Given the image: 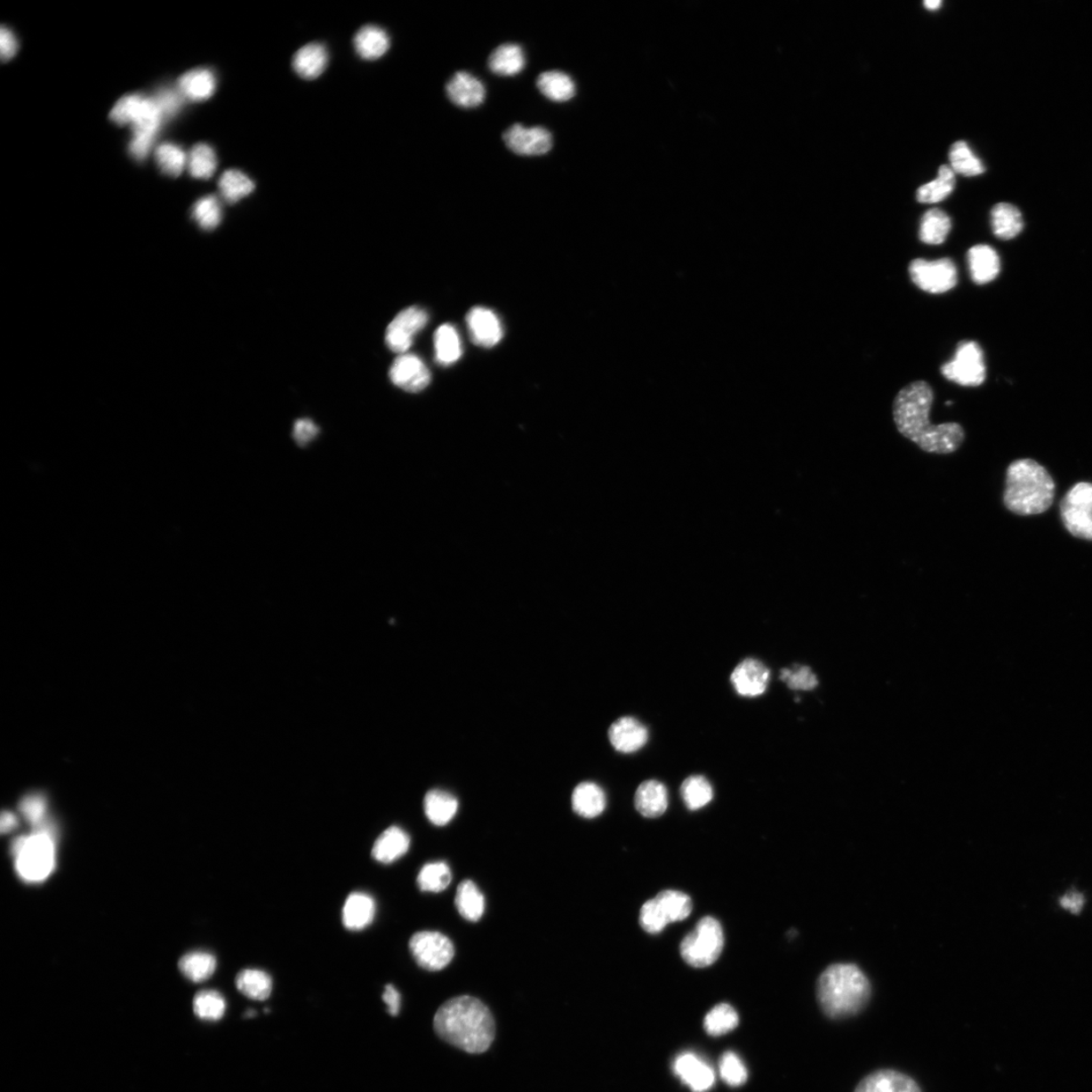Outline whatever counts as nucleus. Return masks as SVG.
Here are the masks:
<instances>
[{
    "label": "nucleus",
    "instance_id": "obj_1",
    "mask_svg": "<svg viewBox=\"0 0 1092 1092\" xmlns=\"http://www.w3.org/2000/svg\"><path fill=\"white\" fill-rule=\"evenodd\" d=\"M934 392L925 381L904 387L895 398L894 419L897 430L922 452L951 454L957 452L966 438L964 428L956 422L934 425L929 420Z\"/></svg>",
    "mask_w": 1092,
    "mask_h": 1092
},
{
    "label": "nucleus",
    "instance_id": "obj_2",
    "mask_svg": "<svg viewBox=\"0 0 1092 1092\" xmlns=\"http://www.w3.org/2000/svg\"><path fill=\"white\" fill-rule=\"evenodd\" d=\"M433 1027L444 1041L470 1054L486 1052L495 1039L491 1010L470 995L445 1002L435 1014Z\"/></svg>",
    "mask_w": 1092,
    "mask_h": 1092
},
{
    "label": "nucleus",
    "instance_id": "obj_3",
    "mask_svg": "<svg viewBox=\"0 0 1092 1092\" xmlns=\"http://www.w3.org/2000/svg\"><path fill=\"white\" fill-rule=\"evenodd\" d=\"M871 985L857 965L838 963L826 968L817 983V1000L831 1018L857 1015L870 1000Z\"/></svg>",
    "mask_w": 1092,
    "mask_h": 1092
},
{
    "label": "nucleus",
    "instance_id": "obj_4",
    "mask_svg": "<svg viewBox=\"0 0 1092 1092\" xmlns=\"http://www.w3.org/2000/svg\"><path fill=\"white\" fill-rule=\"evenodd\" d=\"M1054 495L1053 479L1038 462L1021 460L1010 464L1003 496L1009 511L1022 516L1041 514L1050 508Z\"/></svg>",
    "mask_w": 1092,
    "mask_h": 1092
},
{
    "label": "nucleus",
    "instance_id": "obj_5",
    "mask_svg": "<svg viewBox=\"0 0 1092 1092\" xmlns=\"http://www.w3.org/2000/svg\"><path fill=\"white\" fill-rule=\"evenodd\" d=\"M55 839L53 826L44 822L35 826L32 835L13 840L12 854L21 879L38 883L46 880L53 872L56 864Z\"/></svg>",
    "mask_w": 1092,
    "mask_h": 1092
},
{
    "label": "nucleus",
    "instance_id": "obj_6",
    "mask_svg": "<svg viewBox=\"0 0 1092 1092\" xmlns=\"http://www.w3.org/2000/svg\"><path fill=\"white\" fill-rule=\"evenodd\" d=\"M725 947V935L720 922L712 917L701 919L695 931L686 935L680 944L684 961L695 968H706L719 960Z\"/></svg>",
    "mask_w": 1092,
    "mask_h": 1092
},
{
    "label": "nucleus",
    "instance_id": "obj_7",
    "mask_svg": "<svg viewBox=\"0 0 1092 1092\" xmlns=\"http://www.w3.org/2000/svg\"><path fill=\"white\" fill-rule=\"evenodd\" d=\"M947 380L963 387H979L986 378L984 354L976 341L959 343L955 357L941 368Z\"/></svg>",
    "mask_w": 1092,
    "mask_h": 1092
},
{
    "label": "nucleus",
    "instance_id": "obj_8",
    "mask_svg": "<svg viewBox=\"0 0 1092 1092\" xmlns=\"http://www.w3.org/2000/svg\"><path fill=\"white\" fill-rule=\"evenodd\" d=\"M1061 518L1070 534L1092 541V484H1077L1066 494Z\"/></svg>",
    "mask_w": 1092,
    "mask_h": 1092
},
{
    "label": "nucleus",
    "instance_id": "obj_9",
    "mask_svg": "<svg viewBox=\"0 0 1092 1092\" xmlns=\"http://www.w3.org/2000/svg\"><path fill=\"white\" fill-rule=\"evenodd\" d=\"M413 958L427 971L445 969L454 957V946L446 935L438 932L416 933L409 942Z\"/></svg>",
    "mask_w": 1092,
    "mask_h": 1092
},
{
    "label": "nucleus",
    "instance_id": "obj_10",
    "mask_svg": "<svg viewBox=\"0 0 1092 1092\" xmlns=\"http://www.w3.org/2000/svg\"><path fill=\"white\" fill-rule=\"evenodd\" d=\"M909 272L914 285L929 293H943L958 283L957 268L950 258L927 261L918 258L911 262Z\"/></svg>",
    "mask_w": 1092,
    "mask_h": 1092
},
{
    "label": "nucleus",
    "instance_id": "obj_11",
    "mask_svg": "<svg viewBox=\"0 0 1092 1092\" xmlns=\"http://www.w3.org/2000/svg\"><path fill=\"white\" fill-rule=\"evenodd\" d=\"M164 117L154 99L143 98L135 119L131 124L132 139L130 153L136 160L142 161L149 154Z\"/></svg>",
    "mask_w": 1092,
    "mask_h": 1092
},
{
    "label": "nucleus",
    "instance_id": "obj_12",
    "mask_svg": "<svg viewBox=\"0 0 1092 1092\" xmlns=\"http://www.w3.org/2000/svg\"><path fill=\"white\" fill-rule=\"evenodd\" d=\"M428 314L425 309L410 307L396 316L389 323L386 332L388 348L400 354L407 352L414 341V337L427 325Z\"/></svg>",
    "mask_w": 1092,
    "mask_h": 1092
},
{
    "label": "nucleus",
    "instance_id": "obj_13",
    "mask_svg": "<svg viewBox=\"0 0 1092 1092\" xmlns=\"http://www.w3.org/2000/svg\"><path fill=\"white\" fill-rule=\"evenodd\" d=\"M503 138L508 149L522 157H540L552 147L550 132L543 127L528 128L515 124L504 132Z\"/></svg>",
    "mask_w": 1092,
    "mask_h": 1092
},
{
    "label": "nucleus",
    "instance_id": "obj_14",
    "mask_svg": "<svg viewBox=\"0 0 1092 1092\" xmlns=\"http://www.w3.org/2000/svg\"><path fill=\"white\" fill-rule=\"evenodd\" d=\"M389 379L405 392L418 393L430 385L431 375L422 358L405 353L397 357L390 366Z\"/></svg>",
    "mask_w": 1092,
    "mask_h": 1092
},
{
    "label": "nucleus",
    "instance_id": "obj_15",
    "mask_svg": "<svg viewBox=\"0 0 1092 1092\" xmlns=\"http://www.w3.org/2000/svg\"><path fill=\"white\" fill-rule=\"evenodd\" d=\"M769 681L770 670L761 661L752 658L741 662L730 676V682L735 692L743 697L763 695L768 688Z\"/></svg>",
    "mask_w": 1092,
    "mask_h": 1092
},
{
    "label": "nucleus",
    "instance_id": "obj_16",
    "mask_svg": "<svg viewBox=\"0 0 1092 1092\" xmlns=\"http://www.w3.org/2000/svg\"><path fill=\"white\" fill-rule=\"evenodd\" d=\"M467 325L471 341L479 348H494L503 338L501 321L490 309L472 308L467 315Z\"/></svg>",
    "mask_w": 1092,
    "mask_h": 1092
},
{
    "label": "nucleus",
    "instance_id": "obj_17",
    "mask_svg": "<svg viewBox=\"0 0 1092 1092\" xmlns=\"http://www.w3.org/2000/svg\"><path fill=\"white\" fill-rule=\"evenodd\" d=\"M673 1070L678 1079L693 1092H705L713 1087V1069L695 1054L678 1055L674 1061Z\"/></svg>",
    "mask_w": 1092,
    "mask_h": 1092
},
{
    "label": "nucleus",
    "instance_id": "obj_18",
    "mask_svg": "<svg viewBox=\"0 0 1092 1092\" xmlns=\"http://www.w3.org/2000/svg\"><path fill=\"white\" fill-rule=\"evenodd\" d=\"M608 736L612 747L617 751L632 754L645 747L648 741V730L638 719L624 717L612 723Z\"/></svg>",
    "mask_w": 1092,
    "mask_h": 1092
},
{
    "label": "nucleus",
    "instance_id": "obj_19",
    "mask_svg": "<svg viewBox=\"0 0 1092 1092\" xmlns=\"http://www.w3.org/2000/svg\"><path fill=\"white\" fill-rule=\"evenodd\" d=\"M446 93L455 106L471 108L481 106L486 98L482 81L466 71L456 72L446 85Z\"/></svg>",
    "mask_w": 1092,
    "mask_h": 1092
},
{
    "label": "nucleus",
    "instance_id": "obj_20",
    "mask_svg": "<svg viewBox=\"0 0 1092 1092\" xmlns=\"http://www.w3.org/2000/svg\"><path fill=\"white\" fill-rule=\"evenodd\" d=\"M855 1092H921L918 1083L895 1070H879L868 1075Z\"/></svg>",
    "mask_w": 1092,
    "mask_h": 1092
},
{
    "label": "nucleus",
    "instance_id": "obj_21",
    "mask_svg": "<svg viewBox=\"0 0 1092 1092\" xmlns=\"http://www.w3.org/2000/svg\"><path fill=\"white\" fill-rule=\"evenodd\" d=\"M634 806L645 817L662 816L669 807V794L666 786L658 780L645 781L638 786L636 796H634Z\"/></svg>",
    "mask_w": 1092,
    "mask_h": 1092
},
{
    "label": "nucleus",
    "instance_id": "obj_22",
    "mask_svg": "<svg viewBox=\"0 0 1092 1092\" xmlns=\"http://www.w3.org/2000/svg\"><path fill=\"white\" fill-rule=\"evenodd\" d=\"M375 911L373 897L365 892H354L346 899L343 906V925L350 931H361L372 925Z\"/></svg>",
    "mask_w": 1092,
    "mask_h": 1092
},
{
    "label": "nucleus",
    "instance_id": "obj_23",
    "mask_svg": "<svg viewBox=\"0 0 1092 1092\" xmlns=\"http://www.w3.org/2000/svg\"><path fill=\"white\" fill-rule=\"evenodd\" d=\"M410 845L407 832L398 826H390L375 840L373 857L382 864H392L409 851Z\"/></svg>",
    "mask_w": 1092,
    "mask_h": 1092
},
{
    "label": "nucleus",
    "instance_id": "obj_24",
    "mask_svg": "<svg viewBox=\"0 0 1092 1092\" xmlns=\"http://www.w3.org/2000/svg\"><path fill=\"white\" fill-rule=\"evenodd\" d=\"M968 258L974 283L985 285L1000 275V256L992 247L984 245L973 246L968 251Z\"/></svg>",
    "mask_w": 1092,
    "mask_h": 1092
},
{
    "label": "nucleus",
    "instance_id": "obj_25",
    "mask_svg": "<svg viewBox=\"0 0 1092 1092\" xmlns=\"http://www.w3.org/2000/svg\"><path fill=\"white\" fill-rule=\"evenodd\" d=\"M328 52L322 44L312 43L301 48L293 59V68L301 78H318L326 69Z\"/></svg>",
    "mask_w": 1092,
    "mask_h": 1092
},
{
    "label": "nucleus",
    "instance_id": "obj_26",
    "mask_svg": "<svg viewBox=\"0 0 1092 1092\" xmlns=\"http://www.w3.org/2000/svg\"><path fill=\"white\" fill-rule=\"evenodd\" d=\"M572 804L575 814L582 817L594 818L603 814L607 799L599 785L584 782L574 788Z\"/></svg>",
    "mask_w": 1092,
    "mask_h": 1092
},
{
    "label": "nucleus",
    "instance_id": "obj_27",
    "mask_svg": "<svg viewBox=\"0 0 1092 1092\" xmlns=\"http://www.w3.org/2000/svg\"><path fill=\"white\" fill-rule=\"evenodd\" d=\"M526 65V54L518 44H504L494 50L489 58V68L501 76H518Z\"/></svg>",
    "mask_w": 1092,
    "mask_h": 1092
},
{
    "label": "nucleus",
    "instance_id": "obj_28",
    "mask_svg": "<svg viewBox=\"0 0 1092 1092\" xmlns=\"http://www.w3.org/2000/svg\"><path fill=\"white\" fill-rule=\"evenodd\" d=\"M180 92L187 99L203 101L216 92L217 79L209 69H195L183 75L179 80Z\"/></svg>",
    "mask_w": 1092,
    "mask_h": 1092
},
{
    "label": "nucleus",
    "instance_id": "obj_29",
    "mask_svg": "<svg viewBox=\"0 0 1092 1092\" xmlns=\"http://www.w3.org/2000/svg\"><path fill=\"white\" fill-rule=\"evenodd\" d=\"M424 811L430 822L434 825L444 826L453 821L459 801L453 794L439 789L428 792L424 799Z\"/></svg>",
    "mask_w": 1092,
    "mask_h": 1092
},
{
    "label": "nucleus",
    "instance_id": "obj_30",
    "mask_svg": "<svg viewBox=\"0 0 1092 1092\" xmlns=\"http://www.w3.org/2000/svg\"><path fill=\"white\" fill-rule=\"evenodd\" d=\"M992 228L996 237L1001 240L1016 238L1024 229L1020 210L1008 203L995 205L992 210Z\"/></svg>",
    "mask_w": 1092,
    "mask_h": 1092
},
{
    "label": "nucleus",
    "instance_id": "obj_31",
    "mask_svg": "<svg viewBox=\"0 0 1092 1092\" xmlns=\"http://www.w3.org/2000/svg\"><path fill=\"white\" fill-rule=\"evenodd\" d=\"M354 47L357 53L365 60H375L385 55L389 48V38L386 31L380 27L365 26L361 28L356 38Z\"/></svg>",
    "mask_w": 1092,
    "mask_h": 1092
},
{
    "label": "nucleus",
    "instance_id": "obj_32",
    "mask_svg": "<svg viewBox=\"0 0 1092 1092\" xmlns=\"http://www.w3.org/2000/svg\"><path fill=\"white\" fill-rule=\"evenodd\" d=\"M536 85L546 99L556 102L570 100L575 94L574 80L562 71L553 70L542 73L537 78Z\"/></svg>",
    "mask_w": 1092,
    "mask_h": 1092
},
{
    "label": "nucleus",
    "instance_id": "obj_33",
    "mask_svg": "<svg viewBox=\"0 0 1092 1092\" xmlns=\"http://www.w3.org/2000/svg\"><path fill=\"white\" fill-rule=\"evenodd\" d=\"M435 358L441 365H450L456 363L462 354L459 333L453 325L445 324L434 334Z\"/></svg>",
    "mask_w": 1092,
    "mask_h": 1092
},
{
    "label": "nucleus",
    "instance_id": "obj_34",
    "mask_svg": "<svg viewBox=\"0 0 1092 1092\" xmlns=\"http://www.w3.org/2000/svg\"><path fill=\"white\" fill-rule=\"evenodd\" d=\"M455 906L463 919L478 921L484 916L485 897L474 882L466 880L457 887Z\"/></svg>",
    "mask_w": 1092,
    "mask_h": 1092
},
{
    "label": "nucleus",
    "instance_id": "obj_35",
    "mask_svg": "<svg viewBox=\"0 0 1092 1092\" xmlns=\"http://www.w3.org/2000/svg\"><path fill=\"white\" fill-rule=\"evenodd\" d=\"M951 229V218L940 209L928 210L922 216L919 239L929 245H939L947 239Z\"/></svg>",
    "mask_w": 1092,
    "mask_h": 1092
},
{
    "label": "nucleus",
    "instance_id": "obj_36",
    "mask_svg": "<svg viewBox=\"0 0 1092 1092\" xmlns=\"http://www.w3.org/2000/svg\"><path fill=\"white\" fill-rule=\"evenodd\" d=\"M955 186L956 176L953 169L951 166L943 165L935 180L924 184L918 189V201L921 204L940 203L953 193Z\"/></svg>",
    "mask_w": 1092,
    "mask_h": 1092
},
{
    "label": "nucleus",
    "instance_id": "obj_37",
    "mask_svg": "<svg viewBox=\"0 0 1092 1092\" xmlns=\"http://www.w3.org/2000/svg\"><path fill=\"white\" fill-rule=\"evenodd\" d=\"M236 985L243 995L253 1000H268L272 992L271 977L258 969L242 970L236 978Z\"/></svg>",
    "mask_w": 1092,
    "mask_h": 1092
},
{
    "label": "nucleus",
    "instance_id": "obj_38",
    "mask_svg": "<svg viewBox=\"0 0 1092 1092\" xmlns=\"http://www.w3.org/2000/svg\"><path fill=\"white\" fill-rule=\"evenodd\" d=\"M680 793L685 806L690 810L703 808L713 799V788L711 782L700 775L685 779Z\"/></svg>",
    "mask_w": 1092,
    "mask_h": 1092
},
{
    "label": "nucleus",
    "instance_id": "obj_39",
    "mask_svg": "<svg viewBox=\"0 0 1092 1092\" xmlns=\"http://www.w3.org/2000/svg\"><path fill=\"white\" fill-rule=\"evenodd\" d=\"M219 189L227 203L235 204L253 194L255 183L245 173L231 169L221 176Z\"/></svg>",
    "mask_w": 1092,
    "mask_h": 1092
},
{
    "label": "nucleus",
    "instance_id": "obj_40",
    "mask_svg": "<svg viewBox=\"0 0 1092 1092\" xmlns=\"http://www.w3.org/2000/svg\"><path fill=\"white\" fill-rule=\"evenodd\" d=\"M217 968L216 958L205 951H193L181 959L180 969L183 976L194 981L202 983L209 979Z\"/></svg>",
    "mask_w": 1092,
    "mask_h": 1092
},
{
    "label": "nucleus",
    "instance_id": "obj_41",
    "mask_svg": "<svg viewBox=\"0 0 1092 1092\" xmlns=\"http://www.w3.org/2000/svg\"><path fill=\"white\" fill-rule=\"evenodd\" d=\"M452 880V870L446 862L428 863L420 871L417 877L420 890L433 892V894L446 890Z\"/></svg>",
    "mask_w": 1092,
    "mask_h": 1092
},
{
    "label": "nucleus",
    "instance_id": "obj_42",
    "mask_svg": "<svg viewBox=\"0 0 1092 1092\" xmlns=\"http://www.w3.org/2000/svg\"><path fill=\"white\" fill-rule=\"evenodd\" d=\"M667 919L670 922L682 921L687 919L693 910L692 899L684 892L678 890H663L654 897Z\"/></svg>",
    "mask_w": 1092,
    "mask_h": 1092
},
{
    "label": "nucleus",
    "instance_id": "obj_43",
    "mask_svg": "<svg viewBox=\"0 0 1092 1092\" xmlns=\"http://www.w3.org/2000/svg\"><path fill=\"white\" fill-rule=\"evenodd\" d=\"M951 168L955 173L964 176H977L985 172V167L968 143L958 141L951 145L949 154Z\"/></svg>",
    "mask_w": 1092,
    "mask_h": 1092
},
{
    "label": "nucleus",
    "instance_id": "obj_44",
    "mask_svg": "<svg viewBox=\"0 0 1092 1092\" xmlns=\"http://www.w3.org/2000/svg\"><path fill=\"white\" fill-rule=\"evenodd\" d=\"M737 1024H739V1016L735 1009L727 1003H720L714 1007L704 1018V1029L707 1034L715 1037L727 1034L734 1031Z\"/></svg>",
    "mask_w": 1092,
    "mask_h": 1092
},
{
    "label": "nucleus",
    "instance_id": "obj_45",
    "mask_svg": "<svg viewBox=\"0 0 1092 1092\" xmlns=\"http://www.w3.org/2000/svg\"><path fill=\"white\" fill-rule=\"evenodd\" d=\"M189 171L195 179L209 180L217 171L218 159L211 146L198 144L188 158Z\"/></svg>",
    "mask_w": 1092,
    "mask_h": 1092
},
{
    "label": "nucleus",
    "instance_id": "obj_46",
    "mask_svg": "<svg viewBox=\"0 0 1092 1092\" xmlns=\"http://www.w3.org/2000/svg\"><path fill=\"white\" fill-rule=\"evenodd\" d=\"M226 1000L215 991H204L196 995L195 1014L205 1021H219L226 1013Z\"/></svg>",
    "mask_w": 1092,
    "mask_h": 1092
},
{
    "label": "nucleus",
    "instance_id": "obj_47",
    "mask_svg": "<svg viewBox=\"0 0 1092 1092\" xmlns=\"http://www.w3.org/2000/svg\"><path fill=\"white\" fill-rule=\"evenodd\" d=\"M157 165L162 173L173 177H177L184 171V167L188 165V157L181 149L172 143H165L158 147L157 153Z\"/></svg>",
    "mask_w": 1092,
    "mask_h": 1092
},
{
    "label": "nucleus",
    "instance_id": "obj_48",
    "mask_svg": "<svg viewBox=\"0 0 1092 1092\" xmlns=\"http://www.w3.org/2000/svg\"><path fill=\"white\" fill-rule=\"evenodd\" d=\"M193 218L204 230L216 229L222 221V206L215 196H206L196 203Z\"/></svg>",
    "mask_w": 1092,
    "mask_h": 1092
},
{
    "label": "nucleus",
    "instance_id": "obj_49",
    "mask_svg": "<svg viewBox=\"0 0 1092 1092\" xmlns=\"http://www.w3.org/2000/svg\"><path fill=\"white\" fill-rule=\"evenodd\" d=\"M780 678L789 688L796 691H813L818 686L817 676L807 666L794 665L781 670Z\"/></svg>",
    "mask_w": 1092,
    "mask_h": 1092
},
{
    "label": "nucleus",
    "instance_id": "obj_50",
    "mask_svg": "<svg viewBox=\"0 0 1092 1092\" xmlns=\"http://www.w3.org/2000/svg\"><path fill=\"white\" fill-rule=\"evenodd\" d=\"M719 1072L723 1081L730 1087H741L747 1081L748 1072L743 1061L734 1052L722 1055L719 1062Z\"/></svg>",
    "mask_w": 1092,
    "mask_h": 1092
},
{
    "label": "nucleus",
    "instance_id": "obj_51",
    "mask_svg": "<svg viewBox=\"0 0 1092 1092\" xmlns=\"http://www.w3.org/2000/svg\"><path fill=\"white\" fill-rule=\"evenodd\" d=\"M639 924L648 934H660L670 924L655 898L648 900L639 912Z\"/></svg>",
    "mask_w": 1092,
    "mask_h": 1092
},
{
    "label": "nucleus",
    "instance_id": "obj_52",
    "mask_svg": "<svg viewBox=\"0 0 1092 1092\" xmlns=\"http://www.w3.org/2000/svg\"><path fill=\"white\" fill-rule=\"evenodd\" d=\"M142 100L143 97L139 94L125 95V97L116 103L112 112L109 114L110 119L120 125L132 124L135 119Z\"/></svg>",
    "mask_w": 1092,
    "mask_h": 1092
},
{
    "label": "nucleus",
    "instance_id": "obj_53",
    "mask_svg": "<svg viewBox=\"0 0 1092 1092\" xmlns=\"http://www.w3.org/2000/svg\"><path fill=\"white\" fill-rule=\"evenodd\" d=\"M20 814L34 828L45 822L47 802L41 794H31L20 802Z\"/></svg>",
    "mask_w": 1092,
    "mask_h": 1092
},
{
    "label": "nucleus",
    "instance_id": "obj_54",
    "mask_svg": "<svg viewBox=\"0 0 1092 1092\" xmlns=\"http://www.w3.org/2000/svg\"><path fill=\"white\" fill-rule=\"evenodd\" d=\"M181 95L177 92L165 90L161 91L154 100L157 101L162 115L168 117L175 115L180 109L182 103Z\"/></svg>",
    "mask_w": 1092,
    "mask_h": 1092
},
{
    "label": "nucleus",
    "instance_id": "obj_55",
    "mask_svg": "<svg viewBox=\"0 0 1092 1092\" xmlns=\"http://www.w3.org/2000/svg\"><path fill=\"white\" fill-rule=\"evenodd\" d=\"M319 433V428L311 420H298L293 426V438L301 446L309 444Z\"/></svg>",
    "mask_w": 1092,
    "mask_h": 1092
},
{
    "label": "nucleus",
    "instance_id": "obj_56",
    "mask_svg": "<svg viewBox=\"0 0 1092 1092\" xmlns=\"http://www.w3.org/2000/svg\"><path fill=\"white\" fill-rule=\"evenodd\" d=\"M1059 903L1062 909L1072 914H1080L1086 905V897L1079 891H1069L1060 898Z\"/></svg>",
    "mask_w": 1092,
    "mask_h": 1092
},
{
    "label": "nucleus",
    "instance_id": "obj_57",
    "mask_svg": "<svg viewBox=\"0 0 1092 1092\" xmlns=\"http://www.w3.org/2000/svg\"><path fill=\"white\" fill-rule=\"evenodd\" d=\"M0 47H2V58L4 61L10 60L18 51V42L14 38L13 34L9 28H2L0 32Z\"/></svg>",
    "mask_w": 1092,
    "mask_h": 1092
},
{
    "label": "nucleus",
    "instance_id": "obj_58",
    "mask_svg": "<svg viewBox=\"0 0 1092 1092\" xmlns=\"http://www.w3.org/2000/svg\"><path fill=\"white\" fill-rule=\"evenodd\" d=\"M382 1000L385 1001L390 1016H396L400 1013L401 994L398 993L393 985L389 984L386 986L385 992L382 994Z\"/></svg>",
    "mask_w": 1092,
    "mask_h": 1092
},
{
    "label": "nucleus",
    "instance_id": "obj_59",
    "mask_svg": "<svg viewBox=\"0 0 1092 1092\" xmlns=\"http://www.w3.org/2000/svg\"><path fill=\"white\" fill-rule=\"evenodd\" d=\"M18 826V819L16 815L10 811H4L2 815V823H0V830L3 833L11 832Z\"/></svg>",
    "mask_w": 1092,
    "mask_h": 1092
},
{
    "label": "nucleus",
    "instance_id": "obj_60",
    "mask_svg": "<svg viewBox=\"0 0 1092 1092\" xmlns=\"http://www.w3.org/2000/svg\"><path fill=\"white\" fill-rule=\"evenodd\" d=\"M924 5L929 11H935L940 9L942 2L941 0H927V2L924 3Z\"/></svg>",
    "mask_w": 1092,
    "mask_h": 1092
}]
</instances>
